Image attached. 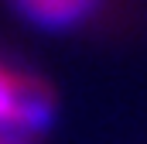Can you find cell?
I'll return each instance as SVG.
<instances>
[{"instance_id": "obj_1", "label": "cell", "mask_w": 147, "mask_h": 144, "mask_svg": "<svg viewBox=\"0 0 147 144\" xmlns=\"http://www.w3.org/2000/svg\"><path fill=\"white\" fill-rule=\"evenodd\" d=\"M55 110V89L45 75L0 58V144H41Z\"/></svg>"}, {"instance_id": "obj_2", "label": "cell", "mask_w": 147, "mask_h": 144, "mask_svg": "<svg viewBox=\"0 0 147 144\" xmlns=\"http://www.w3.org/2000/svg\"><path fill=\"white\" fill-rule=\"evenodd\" d=\"M14 3L31 21L48 24V28H69L96 7V0H14Z\"/></svg>"}]
</instances>
